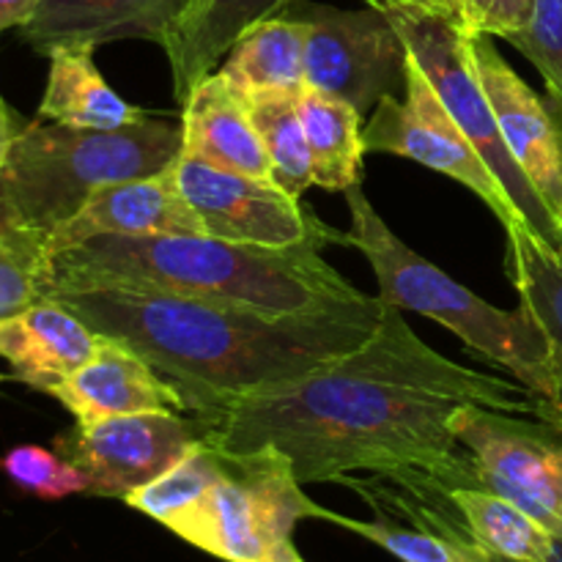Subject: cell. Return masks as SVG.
Returning <instances> with one entry per match:
<instances>
[{
  "instance_id": "cell-1",
  "label": "cell",
  "mask_w": 562,
  "mask_h": 562,
  "mask_svg": "<svg viewBox=\"0 0 562 562\" xmlns=\"http://www.w3.org/2000/svg\"><path fill=\"white\" fill-rule=\"evenodd\" d=\"M464 404L541 417L530 390L461 368L417 338L404 311L384 305L360 349L234 401L212 420L209 439L228 453L278 448L302 486L401 470L483 486L475 459L450 431V417Z\"/></svg>"
},
{
  "instance_id": "cell-2",
  "label": "cell",
  "mask_w": 562,
  "mask_h": 562,
  "mask_svg": "<svg viewBox=\"0 0 562 562\" xmlns=\"http://www.w3.org/2000/svg\"><path fill=\"white\" fill-rule=\"evenodd\" d=\"M49 300L93 333L124 340L168 379L198 417L223 415L234 401L294 382L360 349L382 322L384 302L322 313H269L135 285H53Z\"/></svg>"
},
{
  "instance_id": "cell-3",
  "label": "cell",
  "mask_w": 562,
  "mask_h": 562,
  "mask_svg": "<svg viewBox=\"0 0 562 562\" xmlns=\"http://www.w3.org/2000/svg\"><path fill=\"white\" fill-rule=\"evenodd\" d=\"M47 289L115 283L269 313H322L373 300L335 272L311 245L261 247L195 234L102 236L47 252Z\"/></svg>"
},
{
  "instance_id": "cell-4",
  "label": "cell",
  "mask_w": 562,
  "mask_h": 562,
  "mask_svg": "<svg viewBox=\"0 0 562 562\" xmlns=\"http://www.w3.org/2000/svg\"><path fill=\"white\" fill-rule=\"evenodd\" d=\"M181 143V124L151 115L121 130L22 124L0 170V223L49 239L102 187L170 168Z\"/></svg>"
},
{
  "instance_id": "cell-5",
  "label": "cell",
  "mask_w": 562,
  "mask_h": 562,
  "mask_svg": "<svg viewBox=\"0 0 562 562\" xmlns=\"http://www.w3.org/2000/svg\"><path fill=\"white\" fill-rule=\"evenodd\" d=\"M346 203L351 214L346 241L371 263L379 283V300L398 311L434 318L459 335L467 349L514 373L516 382L536 395L543 417V406L552 398V355L536 318L525 307H494L492 302L481 300L475 291L445 274L437 263L412 250L373 209L362 184L346 190Z\"/></svg>"
},
{
  "instance_id": "cell-6",
  "label": "cell",
  "mask_w": 562,
  "mask_h": 562,
  "mask_svg": "<svg viewBox=\"0 0 562 562\" xmlns=\"http://www.w3.org/2000/svg\"><path fill=\"white\" fill-rule=\"evenodd\" d=\"M278 448L223 450V475L168 525L173 536L225 562H305L294 547L302 519H322Z\"/></svg>"
},
{
  "instance_id": "cell-7",
  "label": "cell",
  "mask_w": 562,
  "mask_h": 562,
  "mask_svg": "<svg viewBox=\"0 0 562 562\" xmlns=\"http://www.w3.org/2000/svg\"><path fill=\"white\" fill-rule=\"evenodd\" d=\"M366 5L382 11L401 33L409 58L420 66L439 102L448 108L450 119L464 132L497 184L503 187L516 223L541 236L547 245L562 247V225L541 201L525 170L510 157L499 135L494 110L472 64L470 33L461 31L453 20H448L426 0H366Z\"/></svg>"
},
{
  "instance_id": "cell-8",
  "label": "cell",
  "mask_w": 562,
  "mask_h": 562,
  "mask_svg": "<svg viewBox=\"0 0 562 562\" xmlns=\"http://www.w3.org/2000/svg\"><path fill=\"white\" fill-rule=\"evenodd\" d=\"M283 16L305 25V86L344 99L362 119L384 97H404L409 49L379 9L291 0Z\"/></svg>"
},
{
  "instance_id": "cell-9",
  "label": "cell",
  "mask_w": 562,
  "mask_h": 562,
  "mask_svg": "<svg viewBox=\"0 0 562 562\" xmlns=\"http://www.w3.org/2000/svg\"><path fill=\"white\" fill-rule=\"evenodd\" d=\"M450 431L475 459L483 486L514 499L562 538V428L543 417L464 404Z\"/></svg>"
},
{
  "instance_id": "cell-10",
  "label": "cell",
  "mask_w": 562,
  "mask_h": 562,
  "mask_svg": "<svg viewBox=\"0 0 562 562\" xmlns=\"http://www.w3.org/2000/svg\"><path fill=\"white\" fill-rule=\"evenodd\" d=\"M173 170L181 195L201 217L206 236L261 247H349L346 231L322 223L302 198H291L274 181L214 168L184 154Z\"/></svg>"
},
{
  "instance_id": "cell-11",
  "label": "cell",
  "mask_w": 562,
  "mask_h": 562,
  "mask_svg": "<svg viewBox=\"0 0 562 562\" xmlns=\"http://www.w3.org/2000/svg\"><path fill=\"white\" fill-rule=\"evenodd\" d=\"M212 420L190 412H143L77 423L55 439V450L86 475L88 494L124 499L162 475L187 450L209 439Z\"/></svg>"
},
{
  "instance_id": "cell-12",
  "label": "cell",
  "mask_w": 562,
  "mask_h": 562,
  "mask_svg": "<svg viewBox=\"0 0 562 562\" xmlns=\"http://www.w3.org/2000/svg\"><path fill=\"white\" fill-rule=\"evenodd\" d=\"M362 140L366 151L412 159L423 168L459 181L492 209L503 228L516 223L503 187L467 140L464 132L450 119L448 108L439 102L428 77L412 58L406 60L404 97H384L373 108L366 119Z\"/></svg>"
},
{
  "instance_id": "cell-13",
  "label": "cell",
  "mask_w": 562,
  "mask_h": 562,
  "mask_svg": "<svg viewBox=\"0 0 562 562\" xmlns=\"http://www.w3.org/2000/svg\"><path fill=\"white\" fill-rule=\"evenodd\" d=\"M470 49L510 157L562 225V104L532 91L492 36H472Z\"/></svg>"
},
{
  "instance_id": "cell-14",
  "label": "cell",
  "mask_w": 562,
  "mask_h": 562,
  "mask_svg": "<svg viewBox=\"0 0 562 562\" xmlns=\"http://www.w3.org/2000/svg\"><path fill=\"white\" fill-rule=\"evenodd\" d=\"M176 165V162H173ZM173 165L162 173L115 181L93 192L80 212L49 234L47 252L82 245L102 236H206L201 217L184 201Z\"/></svg>"
},
{
  "instance_id": "cell-15",
  "label": "cell",
  "mask_w": 562,
  "mask_h": 562,
  "mask_svg": "<svg viewBox=\"0 0 562 562\" xmlns=\"http://www.w3.org/2000/svg\"><path fill=\"white\" fill-rule=\"evenodd\" d=\"M190 0H42L20 27L36 53L58 47H102L124 38H143L168 47Z\"/></svg>"
},
{
  "instance_id": "cell-16",
  "label": "cell",
  "mask_w": 562,
  "mask_h": 562,
  "mask_svg": "<svg viewBox=\"0 0 562 562\" xmlns=\"http://www.w3.org/2000/svg\"><path fill=\"white\" fill-rule=\"evenodd\" d=\"M47 395L60 401L77 423H99L143 412H187L173 384L159 376L124 340L110 335H99L91 360L55 384Z\"/></svg>"
},
{
  "instance_id": "cell-17",
  "label": "cell",
  "mask_w": 562,
  "mask_h": 562,
  "mask_svg": "<svg viewBox=\"0 0 562 562\" xmlns=\"http://www.w3.org/2000/svg\"><path fill=\"white\" fill-rule=\"evenodd\" d=\"M97 346L99 333L49 296L0 322V357L14 379L38 393H49L86 366Z\"/></svg>"
},
{
  "instance_id": "cell-18",
  "label": "cell",
  "mask_w": 562,
  "mask_h": 562,
  "mask_svg": "<svg viewBox=\"0 0 562 562\" xmlns=\"http://www.w3.org/2000/svg\"><path fill=\"white\" fill-rule=\"evenodd\" d=\"M181 154L214 168L272 181L267 148L250 119V104L217 71L203 77L181 113Z\"/></svg>"
},
{
  "instance_id": "cell-19",
  "label": "cell",
  "mask_w": 562,
  "mask_h": 562,
  "mask_svg": "<svg viewBox=\"0 0 562 562\" xmlns=\"http://www.w3.org/2000/svg\"><path fill=\"white\" fill-rule=\"evenodd\" d=\"M291 0H190L179 31L165 47L179 104L192 88L212 75L241 33L263 20L280 16Z\"/></svg>"
},
{
  "instance_id": "cell-20",
  "label": "cell",
  "mask_w": 562,
  "mask_h": 562,
  "mask_svg": "<svg viewBox=\"0 0 562 562\" xmlns=\"http://www.w3.org/2000/svg\"><path fill=\"white\" fill-rule=\"evenodd\" d=\"M508 236V278L552 355V398L543 406V420L562 428V247H552L525 225H505Z\"/></svg>"
},
{
  "instance_id": "cell-21",
  "label": "cell",
  "mask_w": 562,
  "mask_h": 562,
  "mask_svg": "<svg viewBox=\"0 0 562 562\" xmlns=\"http://www.w3.org/2000/svg\"><path fill=\"white\" fill-rule=\"evenodd\" d=\"M49 75L38 119L77 130H121L148 119L121 99L93 64V47H58L47 55Z\"/></svg>"
},
{
  "instance_id": "cell-22",
  "label": "cell",
  "mask_w": 562,
  "mask_h": 562,
  "mask_svg": "<svg viewBox=\"0 0 562 562\" xmlns=\"http://www.w3.org/2000/svg\"><path fill=\"white\" fill-rule=\"evenodd\" d=\"M214 71L245 99L261 93L296 97L305 88V25L283 14L258 22L241 33Z\"/></svg>"
},
{
  "instance_id": "cell-23",
  "label": "cell",
  "mask_w": 562,
  "mask_h": 562,
  "mask_svg": "<svg viewBox=\"0 0 562 562\" xmlns=\"http://www.w3.org/2000/svg\"><path fill=\"white\" fill-rule=\"evenodd\" d=\"M302 126L313 157L316 184L329 192H346L362 184V115L349 102L305 86L296 97Z\"/></svg>"
},
{
  "instance_id": "cell-24",
  "label": "cell",
  "mask_w": 562,
  "mask_h": 562,
  "mask_svg": "<svg viewBox=\"0 0 562 562\" xmlns=\"http://www.w3.org/2000/svg\"><path fill=\"white\" fill-rule=\"evenodd\" d=\"M456 508L475 541L492 554L516 562H547L554 536L514 499L488 486H450Z\"/></svg>"
},
{
  "instance_id": "cell-25",
  "label": "cell",
  "mask_w": 562,
  "mask_h": 562,
  "mask_svg": "<svg viewBox=\"0 0 562 562\" xmlns=\"http://www.w3.org/2000/svg\"><path fill=\"white\" fill-rule=\"evenodd\" d=\"M296 97L261 93V97L247 99L250 119L267 148L269 165H272V181L291 198H302L316 184L311 146H307Z\"/></svg>"
},
{
  "instance_id": "cell-26",
  "label": "cell",
  "mask_w": 562,
  "mask_h": 562,
  "mask_svg": "<svg viewBox=\"0 0 562 562\" xmlns=\"http://www.w3.org/2000/svg\"><path fill=\"white\" fill-rule=\"evenodd\" d=\"M220 475H223V450L212 439H203L162 475L126 494L124 503L168 527L176 516L190 510L217 483Z\"/></svg>"
},
{
  "instance_id": "cell-27",
  "label": "cell",
  "mask_w": 562,
  "mask_h": 562,
  "mask_svg": "<svg viewBox=\"0 0 562 562\" xmlns=\"http://www.w3.org/2000/svg\"><path fill=\"white\" fill-rule=\"evenodd\" d=\"M47 269L44 236L0 223V322L44 300Z\"/></svg>"
},
{
  "instance_id": "cell-28",
  "label": "cell",
  "mask_w": 562,
  "mask_h": 562,
  "mask_svg": "<svg viewBox=\"0 0 562 562\" xmlns=\"http://www.w3.org/2000/svg\"><path fill=\"white\" fill-rule=\"evenodd\" d=\"M0 470L11 483L27 494L42 499H64L71 494H88V481L75 464L64 459L58 450L20 445L0 456Z\"/></svg>"
},
{
  "instance_id": "cell-29",
  "label": "cell",
  "mask_w": 562,
  "mask_h": 562,
  "mask_svg": "<svg viewBox=\"0 0 562 562\" xmlns=\"http://www.w3.org/2000/svg\"><path fill=\"white\" fill-rule=\"evenodd\" d=\"M505 42L519 49L562 104V0H536L530 22Z\"/></svg>"
},
{
  "instance_id": "cell-30",
  "label": "cell",
  "mask_w": 562,
  "mask_h": 562,
  "mask_svg": "<svg viewBox=\"0 0 562 562\" xmlns=\"http://www.w3.org/2000/svg\"><path fill=\"white\" fill-rule=\"evenodd\" d=\"M470 36L508 38L530 22L536 0H426Z\"/></svg>"
},
{
  "instance_id": "cell-31",
  "label": "cell",
  "mask_w": 562,
  "mask_h": 562,
  "mask_svg": "<svg viewBox=\"0 0 562 562\" xmlns=\"http://www.w3.org/2000/svg\"><path fill=\"white\" fill-rule=\"evenodd\" d=\"M42 0H0V33L22 27L33 16Z\"/></svg>"
},
{
  "instance_id": "cell-32",
  "label": "cell",
  "mask_w": 562,
  "mask_h": 562,
  "mask_svg": "<svg viewBox=\"0 0 562 562\" xmlns=\"http://www.w3.org/2000/svg\"><path fill=\"white\" fill-rule=\"evenodd\" d=\"M20 130H22L20 119H16V115L11 113L9 104H5L3 97H0V170H3L5 157H9L11 143H14L16 132H20Z\"/></svg>"
},
{
  "instance_id": "cell-33",
  "label": "cell",
  "mask_w": 562,
  "mask_h": 562,
  "mask_svg": "<svg viewBox=\"0 0 562 562\" xmlns=\"http://www.w3.org/2000/svg\"><path fill=\"white\" fill-rule=\"evenodd\" d=\"M547 562H562V538L554 536V541H552V554H549Z\"/></svg>"
},
{
  "instance_id": "cell-34",
  "label": "cell",
  "mask_w": 562,
  "mask_h": 562,
  "mask_svg": "<svg viewBox=\"0 0 562 562\" xmlns=\"http://www.w3.org/2000/svg\"><path fill=\"white\" fill-rule=\"evenodd\" d=\"M492 562H516V560H508V558H499V554H494Z\"/></svg>"
},
{
  "instance_id": "cell-35",
  "label": "cell",
  "mask_w": 562,
  "mask_h": 562,
  "mask_svg": "<svg viewBox=\"0 0 562 562\" xmlns=\"http://www.w3.org/2000/svg\"><path fill=\"white\" fill-rule=\"evenodd\" d=\"M3 379H5V376H0V382H3Z\"/></svg>"
}]
</instances>
